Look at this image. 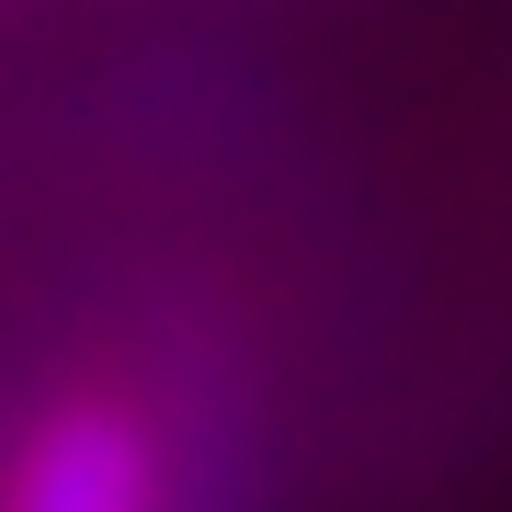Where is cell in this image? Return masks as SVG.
I'll use <instances>...</instances> for the list:
<instances>
[{"instance_id": "1", "label": "cell", "mask_w": 512, "mask_h": 512, "mask_svg": "<svg viewBox=\"0 0 512 512\" xmlns=\"http://www.w3.org/2000/svg\"><path fill=\"white\" fill-rule=\"evenodd\" d=\"M0 512H160V433L126 399H57L0 467Z\"/></svg>"}]
</instances>
